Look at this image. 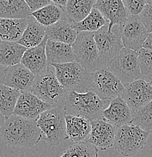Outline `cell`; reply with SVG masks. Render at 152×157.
I'll return each mask as SVG.
<instances>
[{
    "label": "cell",
    "instance_id": "obj_1",
    "mask_svg": "<svg viewBox=\"0 0 152 157\" xmlns=\"http://www.w3.org/2000/svg\"><path fill=\"white\" fill-rule=\"evenodd\" d=\"M0 132L3 142L14 147H33L42 137L36 121L14 114L5 120Z\"/></svg>",
    "mask_w": 152,
    "mask_h": 157
},
{
    "label": "cell",
    "instance_id": "obj_2",
    "mask_svg": "<svg viewBox=\"0 0 152 157\" xmlns=\"http://www.w3.org/2000/svg\"><path fill=\"white\" fill-rule=\"evenodd\" d=\"M109 103L99 98L91 89L82 93L70 91L67 92L63 108L67 114L92 121L103 119L102 111L109 105Z\"/></svg>",
    "mask_w": 152,
    "mask_h": 157
},
{
    "label": "cell",
    "instance_id": "obj_3",
    "mask_svg": "<svg viewBox=\"0 0 152 157\" xmlns=\"http://www.w3.org/2000/svg\"><path fill=\"white\" fill-rule=\"evenodd\" d=\"M57 79L67 91L86 92L91 89L93 84L92 73L76 61L63 63H54Z\"/></svg>",
    "mask_w": 152,
    "mask_h": 157
},
{
    "label": "cell",
    "instance_id": "obj_4",
    "mask_svg": "<svg viewBox=\"0 0 152 157\" xmlns=\"http://www.w3.org/2000/svg\"><path fill=\"white\" fill-rule=\"evenodd\" d=\"M66 112L63 106L51 107L40 114L36 122L45 141L50 146H57L69 139L66 133Z\"/></svg>",
    "mask_w": 152,
    "mask_h": 157
},
{
    "label": "cell",
    "instance_id": "obj_5",
    "mask_svg": "<svg viewBox=\"0 0 152 157\" xmlns=\"http://www.w3.org/2000/svg\"><path fill=\"white\" fill-rule=\"evenodd\" d=\"M149 136V131L138 125L125 124L117 128L113 147L124 156H134L144 148Z\"/></svg>",
    "mask_w": 152,
    "mask_h": 157
},
{
    "label": "cell",
    "instance_id": "obj_6",
    "mask_svg": "<svg viewBox=\"0 0 152 157\" xmlns=\"http://www.w3.org/2000/svg\"><path fill=\"white\" fill-rule=\"evenodd\" d=\"M53 67L45 73L35 76L30 91L52 107L64 105L68 91L57 79Z\"/></svg>",
    "mask_w": 152,
    "mask_h": 157
},
{
    "label": "cell",
    "instance_id": "obj_7",
    "mask_svg": "<svg viewBox=\"0 0 152 157\" xmlns=\"http://www.w3.org/2000/svg\"><path fill=\"white\" fill-rule=\"evenodd\" d=\"M106 67L113 73L124 85L143 78L139 67L138 52L124 48L109 60Z\"/></svg>",
    "mask_w": 152,
    "mask_h": 157
},
{
    "label": "cell",
    "instance_id": "obj_8",
    "mask_svg": "<svg viewBox=\"0 0 152 157\" xmlns=\"http://www.w3.org/2000/svg\"><path fill=\"white\" fill-rule=\"evenodd\" d=\"M76 61L87 70L94 73L102 68L94 32L78 33L75 42L72 44Z\"/></svg>",
    "mask_w": 152,
    "mask_h": 157
},
{
    "label": "cell",
    "instance_id": "obj_9",
    "mask_svg": "<svg viewBox=\"0 0 152 157\" xmlns=\"http://www.w3.org/2000/svg\"><path fill=\"white\" fill-rule=\"evenodd\" d=\"M94 39L102 67L124 48L120 25L117 24L112 26L111 29H109V24L98 29L94 32Z\"/></svg>",
    "mask_w": 152,
    "mask_h": 157
},
{
    "label": "cell",
    "instance_id": "obj_10",
    "mask_svg": "<svg viewBox=\"0 0 152 157\" xmlns=\"http://www.w3.org/2000/svg\"><path fill=\"white\" fill-rule=\"evenodd\" d=\"M93 84L91 90L101 99L109 102L124 91V85L113 73L106 67L92 73Z\"/></svg>",
    "mask_w": 152,
    "mask_h": 157
},
{
    "label": "cell",
    "instance_id": "obj_11",
    "mask_svg": "<svg viewBox=\"0 0 152 157\" xmlns=\"http://www.w3.org/2000/svg\"><path fill=\"white\" fill-rule=\"evenodd\" d=\"M120 29L124 48L136 52L143 48L144 42L149 33L139 15L133 14H130L123 24H120Z\"/></svg>",
    "mask_w": 152,
    "mask_h": 157
},
{
    "label": "cell",
    "instance_id": "obj_12",
    "mask_svg": "<svg viewBox=\"0 0 152 157\" xmlns=\"http://www.w3.org/2000/svg\"><path fill=\"white\" fill-rule=\"evenodd\" d=\"M132 111L135 112L152 100V85L143 78L124 85L120 95Z\"/></svg>",
    "mask_w": 152,
    "mask_h": 157
},
{
    "label": "cell",
    "instance_id": "obj_13",
    "mask_svg": "<svg viewBox=\"0 0 152 157\" xmlns=\"http://www.w3.org/2000/svg\"><path fill=\"white\" fill-rule=\"evenodd\" d=\"M35 76L21 63L6 67L0 83L22 91H30Z\"/></svg>",
    "mask_w": 152,
    "mask_h": 157
},
{
    "label": "cell",
    "instance_id": "obj_14",
    "mask_svg": "<svg viewBox=\"0 0 152 157\" xmlns=\"http://www.w3.org/2000/svg\"><path fill=\"white\" fill-rule=\"evenodd\" d=\"M52 107L30 91L20 92L14 110V115L36 121L44 111Z\"/></svg>",
    "mask_w": 152,
    "mask_h": 157
},
{
    "label": "cell",
    "instance_id": "obj_15",
    "mask_svg": "<svg viewBox=\"0 0 152 157\" xmlns=\"http://www.w3.org/2000/svg\"><path fill=\"white\" fill-rule=\"evenodd\" d=\"M91 131L87 141L100 149L106 150L113 146L117 128L104 119L91 121Z\"/></svg>",
    "mask_w": 152,
    "mask_h": 157
},
{
    "label": "cell",
    "instance_id": "obj_16",
    "mask_svg": "<svg viewBox=\"0 0 152 157\" xmlns=\"http://www.w3.org/2000/svg\"><path fill=\"white\" fill-rule=\"evenodd\" d=\"M133 114L132 109L120 95L109 101V105L102 111L103 119L116 128L125 124L131 123Z\"/></svg>",
    "mask_w": 152,
    "mask_h": 157
},
{
    "label": "cell",
    "instance_id": "obj_17",
    "mask_svg": "<svg viewBox=\"0 0 152 157\" xmlns=\"http://www.w3.org/2000/svg\"><path fill=\"white\" fill-rule=\"evenodd\" d=\"M47 41L48 38L45 36L39 45L27 48L21 58L20 63L28 68L35 76L45 73L50 67L48 64L45 52Z\"/></svg>",
    "mask_w": 152,
    "mask_h": 157
},
{
    "label": "cell",
    "instance_id": "obj_18",
    "mask_svg": "<svg viewBox=\"0 0 152 157\" xmlns=\"http://www.w3.org/2000/svg\"><path fill=\"white\" fill-rule=\"evenodd\" d=\"M94 8L99 10L109 21V29L116 24H123L130 14L124 6L123 0H96Z\"/></svg>",
    "mask_w": 152,
    "mask_h": 157
},
{
    "label": "cell",
    "instance_id": "obj_19",
    "mask_svg": "<svg viewBox=\"0 0 152 157\" xmlns=\"http://www.w3.org/2000/svg\"><path fill=\"white\" fill-rule=\"evenodd\" d=\"M66 124L67 135L71 141H87L91 131V121L86 118L66 113Z\"/></svg>",
    "mask_w": 152,
    "mask_h": 157
},
{
    "label": "cell",
    "instance_id": "obj_20",
    "mask_svg": "<svg viewBox=\"0 0 152 157\" xmlns=\"http://www.w3.org/2000/svg\"><path fill=\"white\" fill-rule=\"evenodd\" d=\"M45 52L48 66L54 63H63L76 60L72 45L63 42L48 39Z\"/></svg>",
    "mask_w": 152,
    "mask_h": 157
},
{
    "label": "cell",
    "instance_id": "obj_21",
    "mask_svg": "<svg viewBox=\"0 0 152 157\" xmlns=\"http://www.w3.org/2000/svg\"><path fill=\"white\" fill-rule=\"evenodd\" d=\"M45 34L48 39L72 45L76 40L78 33L72 27V23L64 17L55 24L46 27Z\"/></svg>",
    "mask_w": 152,
    "mask_h": 157
},
{
    "label": "cell",
    "instance_id": "obj_22",
    "mask_svg": "<svg viewBox=\"0 0 152 157\" xmlns=\"http://www.w3.org/2000/svg\"><path fill=\"white\" fill-rule=\"evenodd\" d=\"M28 24L27 18H1L0 39L2 41L17 42L22 36Z\"/></svg>",
    "mask_w": 152,
    "mask_h": 157
},
{
    "label": "cell",
    "instance_id": "obj_23",
    "mask_svg": "<svg viewBox=\"0 0 152 157\" xmlns=\"http://www.w3.org/2000/svg\"><path fill=\"white\" fill-rule=\"evenodd\" d=\"M46 27L39 24L32 15L28 17V24L22 36L17 41L19 44L27 48L39 45L46 36Z\"/></svg>",
    "mask_w": 152,
    "mask_h": 157
},
{
    "label": "cell",
    "instance_id": "obj_24",
    "mask_svg": "<svg viewBox=\"0 0 152 157\" xmlns=\"http://www.w3.org/2000/svg\"><path fill=\"white\" fill-rule=\"evenodd\" d=\"M27 48L17 42L2 41L0 43V65L13 66L20 63Z\"/></svg>",
    "mask_w": 152,
    "mask_h": 157
},
{
    "label": "cell",
    "instance_id": "obj_25",
    "mask_svg": "<svg viewBox=\"0 0 152 157\" xmlns=\"http://www.w3.org/2000/svg\"><path fill=\"white\" fill-rule=\"evenodd\" d=\"M96 0H67L64 8L66 18L71 23L82 21L94 9Z\"/></svg>",
    "mask_w": 152,
    "mask_h": 157
},
{
    "label": "cell",
    "instance_id": "obj_26",
    "mask_svg": "<svg viewBox=\"0 0 152 157\" xmlns=\"http://www.w3.org/2000/svg\"><path fill=\"white\" fill-rule=\"evenodd\" d=\"M31 14L24 0H0L1 18H27Z\"/></svg>",
    "mask_w": 152,
    "mask_h": 157
},
{
    "label": "cell",
    "instance_id": "obj_27",
    "mask_svg": "<svg viewBox=\"0 0 152 157\" xmlns=\"http://www.w3.org/2000/svg\"><path fill=\"white\" fill-rule=\"evenodd\" d=\"M31 15L45 27L52 25L60 20L66 17L64 9L52 2L45 7L32 11Z\"/></svg>",
    "mask_w": 152,
    "mask_h": 157
},
{
    "label": "cell",
    "instance_id": "obj_28",
    "mask_svg": "<svg viewBox=\"0 0 152 157\" xmlns=\"http://www.w3.org/2000/svg\"><path fill=\"white\" fill-rule=\"evenodd\" d=\"M109 24V21L105 18L102 13L94 8L90 14L82 21L76 23H72V27L80 32H96L105 25Z\"/></svg>",
    "mask_w": 152,
    "mask_h": 157
},
{
    "label": "cell",
    "instance_id": "obj_29",
    "mask_svg": "<svg viewBox=\"0 0 152 157\" xmlns=\"http://www.w3.org/2000/svg\"><path fill=\"white\" fill-rule=\"evenodd\" d=\"M20 94L18 90L0 83V112L5 119L13 115Z\"/></svg>",
    "mask_w": 152,
    "mask_h": 157
},
{
    "label": "cell",
    "instance_id": "obj_30",
    "mask_svg": "<svg viewBox=\"0 0 152 157\" xmlns=\"http://www.w3.org/2000/svg\"><path fill=\"white\" fill-rule=\"evenodd\" d=\"M98 149L89 141H82L72 145L60 157H98Z\"/></svg>",
    "mask_w": 152,
    "mask_h": 157
},
{
    "label": "cell",
    "instance_id": "obj_31",
    "mask_svg": "<svg viewBox=\"0 0 152 157\" xmlns=\"http://www.w3.org/2000/svg\"><path fill=\"white\" fill-rule=\"evenodd\" d=\"M132 123L151 132L152 130V100L137 111L133 112Z\"/></svg>",
    "mask_w": 152,
    "mask_h": 157
},
{
    "label": "cell",
    "instance_id": "obj_32",
    "mask_svg": "<svg viewBox=\"0 0 152 157\" xmlns=\"http://www.w3.org/2000/svg\"><path fill=\"white\" fill-rule=\"evenodd\" d=\"M137 52L143 79L151 83L152 82V50L142 48Z\"/></svg>",
    "mask_w": 152,
    "mask_h": 157
},
{
    "label": "cell",
    "instance_id": "obj_33",
    "mask_svg": "<svg viewBox=\"0 0 152 157\" xmlns=\"http://www.w3.org/2000/svg\"><path fill=\"white\" fill-rule=\"evenodd\" d=\"M125 8L133 15H139L146 5L145 0H123Z\"/></svg>",
    "mask_w": 152,
    "mask_h": 157
},
{
    "label": "cell",
    "instance_id": "obj_34",
    "mask_svg": "<svg viewBox=\"0 0 152 157\" xmlns=\"http://www.w3.org/2000/svg\"><path fill=\"white\" fill-rule=\"evenodd\" d=\"M145 28L148 33H152V6L146 4L143 11L139 14Z\"/></svg>",
    "mask_w": 152,
    "mask_h": 157
},
{
    "label": "cell",
    "instance_id": "obj_35",
    "mask_svg": "<svg viewBox=\"0 0 152 157\" xmlns=\"http://www.w3.org/2000/svg\"><path fill=\"white\" fill-rule=\"evenodd\" d=\"M24 1L31 9L32 12L51 3L50 0H24Z\"/></svg>",
    "mask_w": 152,
    "mask_h": 157
},
{
    "label": "cell",
    "instance_id": "obj_36",
    "mask_svg": "<svg viewBox=\"0 0 152 157\" xmlns=\"http://www.w3.org/2000/svg\"><path fill=\"white\" fill-rule=\"evenodd\" d=\"M143 48L152 50V33H149L146 39L144 42Z\"/></svg>",
    "mask_w": 152,
    "mask_h": 157
},
{
    "label": "cell",
    "instance_id": "obj_37",
    "mask_svg": "<svg viewBox=\"0 0 152 157\" xmlns=\"http://www.w3.org/2000/svg\"><path fill=\"white\" fill-rule=\"evenodd\" d=\"M50 2L54 3V4L61 6V7L63 8V9L65 8V6H66V2H67V0H50Z\"/></svg>",
    "mask_w": 152,
    "mask_h": 157
},
{
    "label": "cell",
    "instance_id": "obj_38",
    "mask_svg": "<svg viewBox=\"0 0 152 157\" xmlns=\"http://www.w3.org/2000/svg\"><path fill=\"white\" fill-rule=\"evenodd\" d=\"M5 120H6V119H5V118L2 116V113L0 112V128L2 126V125L5 122Z\"/></svg>",
    "mask_w": 152,
    "mask_h": 157
},
{
    "label": "cell",
    "instance_id": "obj_39",
    "mask_svg": "<svg viewBox=\"0 0 152 157\" xmlns=\"http://www.w3.org/2000/svg\"><path fill=\"white\" fill-rule=\"evenodd\" d=\"M145 1L146 2V4L150 5V6H152V0H145Z\"/></svg>",
    "mask_w": 152,
    "mask_h": 157
},
{
    "label": "cell",
    "instance_id": "obj_40",
    "mask_svg": "<svg viewBox=\"0 0 152 157\" xmlns=\"http://www.w3.org/2000/svg\"><path fill=\"white\" fill-rule=\"evenodd\" d=\"M1 42H2V39H0V43H1Z\"/></svg>",
    "mask_w": 152,
    "mask_h": 157
},
{
    "label": "cell",
    "instance_id": "obj_41",
    "mask_svg": "<svg viewBox=\"0 0 152 157\" xmlns=\"http://www.w3.org/2000/svg\"><path fill=\"white\" fill-rule=\"evenodd\" d=\"M151 85H152V82H151Z\"/></svg>",
    "mask_w": 152,
    "mask_h": 157
}]
</instances>
